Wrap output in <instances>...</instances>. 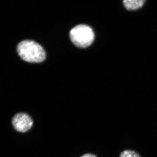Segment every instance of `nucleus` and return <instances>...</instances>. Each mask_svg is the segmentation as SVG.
I'll return each mask as SVG.
<instances>
[{"label": "nucleus", "mask_w": 157, "mask_h": 157, "mask_svg": "<svg viewBox=\"0 0 157 157\" xmlns=\"http://www.w3.org/2000/svg\"><path fill=\"white\" fill-rule=\"evenodd\" d=\"M119 157H141L137 152L132 150H125L120 154Z\"/></svg>", "instance_id": "5"}, {"label": "nucleus", "mask_w": 157, "mask_h": 157, "mask_svg": "<svg viewBox=\"0 0 157 157\" xmlns=\"http://www.w3.org/2000/svg\"><path fill=\"white\" fill-rule=\"evenodd\" d=\"M33 121L30 117L24 113H19L13 117L12 124L17 132L25 133L32 128Z\"/></svg>", "instance_id": "3"}, {"label": "nucleus", "mask_w": 157, "mask_h": 157, "mask_svg": "<svg viewBox=\"0 0 157 157\" xmlns=\"http://www.w3.org/2000/svg\"><path fill=\"white\" fill-rule=\"evenodd\" d=\"M70 35L71 41L78 48H86L94 39L92 29L85 25H79L73 28L70 31Z\"/></svg>", "instance_id": "2"}, {"label": "nucleus", "mask_w": 157, "mask_h": 157, "mask_svg": "<svg viewBox=\"0 0 157 157\" xmlns=\"http://www.w3.org/2000/svg\"><path fill=\"white\" fill-rule=\"evenodd\" d=\"M81 157H97V156H96L95 155H94L87 154L83 155H82Z\"/></svg>", "instance_id": "6"}, {"label": "nucleus", "mask_w": 157, "mask_h": 157, "mask_svg": "<svg viewBox=\"0 0 157 157\" xmlns=\"http://www.w3.org/2000/svg\"><path fill=\"white\" fill-rule=\"evenodd\" d=\"M17 51L20 57L29 63H41L46 57L45 50L42 46L32 40L20 42L17 46Z\"/></svg>", "instance_id": "1"}, {"label": "nucleus", "mask_w": 157, "mask_h": 157, "mask_svg": "<svg viewBox=\"0 0 157 157\" xmlns=\"http://www.w3.org/2000/svg\"><path fill=\"white\" fill-rule=\"evenodd\" d=\"M145 1L143 0H125L123 2L125 8L129 11H134L141 8Z\"/></svg>", "instance_id": "4"}]
</instances>
